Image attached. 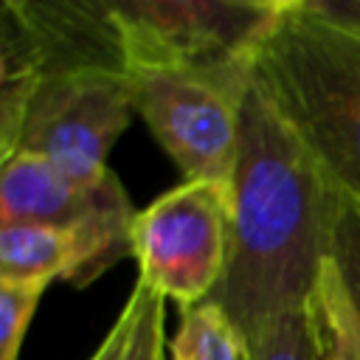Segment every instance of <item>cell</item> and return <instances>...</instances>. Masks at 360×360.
<instances>
[{
  "mask_svg": "<svg viewBox=\"0 0 360 360\" xmlns=\"http://www.w3.org/2000/svg\"><path fill=\"white\" fill-rule=\"evenodd\" d=\"M332 214L323 169L253 79L231 172L228 267L214 292L248 349L273 321L307 309L329 259Z\"/></svg>",
  "mask_w": 360,
  "mask_h": 360,
  "instance_id": "6da1fadb",
  "label": "cell"
},
{
  "mask_svg": "<svg viewBox=\"0 0 360 360\" xmlns=\"http://www.w3.org/2000/svg\"><path fill=\"white\" fill-rule=\"evenodd\" d=\"M253 79L329 186L360 202V28L290 0Z\"/></svg>",
  "mask_w": 360,
  "mask_h": 360,
  "instance_id": "7a4b0ae2",
  "label": "cell"
},
{
  "mask_svg": "<svg viewBox=\"0 0 360 360\" xmlns=\"http://www.w3.org/2000/svg\"><path fill=\"white\" fill-rule=\"evenodd\" d=\"M135 112L186 180L231 183L253 62L127 65Z\"/></svg>",
  "mask_w": 360,
  "mask_h": 360,
  "instance_id": "3957f363",
  "label": "cell"
},
{
  "mask_svg": "<svg viewBox=\"0 0 360 360\" xmlns=\"http://www.w3.org/2000/svg\"><path fill=\"white\" fill-rule=\"evenodd\" d=\"M231 250V183L183 180L132 219L138 281L191 309L222 284Z\"/></svg>",
  "mask_w": 360,
  "mask_h": 360,
  "instance_id": "277c9868",
  "label": "cell"
},
{
  "mask_svg": "<svg viewBox=\"0 0 360 360\" xmlns=\"http://www.w3.org/2000/svg\"><path fill=\"white\" fill-rule=\"evenodd\" d=\"M290 0H121L124 70L138 62H253Z\"/></svg>",
  "mask_w": 360,
  "mask_h": 360,
  "instance_id": "5b68a950",
  "label": "cell"
},
{
  "mask_svg": "<svg viewBox=\"0 0 360 360\" xmlns=\"http://www.w3.org/2000/svg\"><path fill=\"white\" fill-rule=\"evenodd\" d=\"M124 70H73L37 82L11 152H34L79 183L101 180L107 152L132 118ZM6 155V158H8Z\"/></svg>",
  "mask_w": 360,
  "mask_h": 360,
  "instance_id": "8992f818",
  "label": "cell"
},
{
  "mask_svg": "<svg viewBox=\"0 0 360 360\" xmlns=\"http://www.w3.org/2000/svg\"><path fill=\"white\" fill-rule=\"evenodd\" d=\"M73 70H124V42L112 3L6 0L0 79L39 82Z\"/></svg>",
  "mask_w": 360,
  "mask_h": 360,
  "instance_id": "52a82bcc",
  "label": "cell"
},
{
  "mask_svg": "<svg viewBox=\"0 0 360 360\" xmlns=\"http://www.w3.org/2000/svg\"><path fill=\"white\" fill-rule=\"evenodd\" d=\"M118 188V177L107 172L96 183H79L34 152L3 158L0 172V225L45 222L76 225L98 211Z\"/></svg>",
  "mask_w": 360,
  "mask_h": 360,
  "instance_id": "ba28073f",
  "label": "cell"
},
{
  "mask_svg": "<svg viewBox=\"0 0 360 360\" xmlns=\"http://www.w3.org/2000/svg\"><path fill=\"white\" fill-rule=\"evenodd\" d=\"M79 259L82 250L73 225H0V276L8 281H73Z\"/></svg>",
  "mask_w": 360,
  "mask_h": 360,
  "instance_id": "9c48e42d",
  "label": "cell"
},
{
  "mask_svg": "<svg viewBox=\"0 0 360 360\" xmlns=\"http://www.w3.org/2000/svg\"><path fill=\"white\" fill-rule=\"evenodd\" d=\"M307 318L315 360H360V323L332 256L307 301Z\"/></svg>",
  "mask_w": 360,
  "mask_h": 360,
  "instance_id": "30bf717a",
  "label": "cell"
},
{
  "mask_svg": "<svg viewBox=\"0 0 360 360\" xmlns=\"http://www.w3.org/2000/svg\"><path fill=\"white\" fill-rule=\"evenodd\" d=\"M169 360H248V346L225 309L208 298L183 309V321L169 343Z\"/></svg>",
  "mask_w": 360,
  "mask_h": 360,
  "instance_id": "8fae6325",
  "label": "cell"
},
{
  "mask_svg": "<svg viewBox=\"0 0 360 360\" xmlns=\"http://www.w3.org/2000/svg\"><path fill=\"white\" fill-rule=\"evenodd\" d=\"M329 256L335 259V264L340 270L354 318L360 323V202H354L338 191H335Z\"/></svg>",
  "mask_w": 360,
  "mask_h": 360,
  "instance_id": "7c38bea8",
  "label": "cell"
},
{
  "mask_svg": "<svg viewBox=\"0 0 360 360\" xmlns=\"http://www.w3.org/2000/svg\"><path fill=\"white\" fill-rule=\"evenodd\" d=\"M45 281H8L0 278V360H17Z\"/></svg>",
  "mask_w": 360,
  "mask_h": 360,
  "instance_id": "4fadbf2b",
  "label": "cell"
},
{
  "mask_svg": "<svg viewBox=\"0 0 360 360\" xmlns=\"http://www.w3.org/2000/svg\"><path fill=\"white\" fill-rule=\"evenodd\" d=\"M248 360H315L307 309L273 321L248 349Z\"/></svg>",
  "mask_w": 360,
  "mask_h": 360,
  "instance_id": "5bb4252c",
  "label": "cell"
},
{
  "mask_svg": "<svg viewBox=\"0 0 360 360\" xmlns=\"http://www.w3.org/2000/svg\"><path fill=\"white\" fill-rule=\"evenodd\" d=\"M129 301L135 304V323L124 360H163V298L135 281Z\"/></svg>",
  "mask_w": 360,
  "mask_h": 360,
  "instance_id": "9a60e30c",
  "label": "cell"
},
{
  "mask_svg": "<svg viewBox=\"0 0 360 360\" xmlns=\"http://www.w3.org/2000/svg\"><path fill=\"white\" fill-rule=\"evenodd\" d=\"M132 323H135V304L127 298L124 309L118 312L115 323L110 326V332L104 335V340L98 343V349L90 354V360H124L127 357V343H129Z\"/></svg>",
  "mask_w": 360,
  "mask_h": 360,
  "instance_id": "2e32d148",
  "label": "cell"
},
{
  "mask_svg": "<svg viewBox=\"0 0 360 360\" xmlns=\"http://www.w3.org/2000/svg\"><path fill=\"white\" fill-rule=\"evenodd\" d=\"M307 3L326 17H335L340 22L360 28V0H307Z\"/></svg>",
  "mask_w": 360,
  "mask_h": 360,
  "instance_id": "e0dca14e",
  "label": "cell"
}]
</instances>
